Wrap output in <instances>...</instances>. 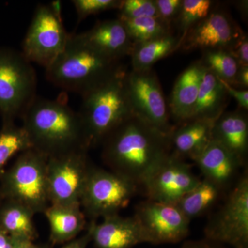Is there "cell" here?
<instances>
[{"label":"cell","mask_w":248,"mask_h":248,"mask_svg":"<svg viewBox=\"0 0 248 248\" xmlns=\"http://www.w3.org/2000/svg\"><path fill=\"white\" fill-rule=\"evenodd\" d=\"M170 136L135 114L104 139L103 161L111 172L143 186L170 155Z\"/></svg>","instance_id":"1"},{"label":"cell","mask_w":248,"mask_h":248,"mask_svg":"<svg viewBox=\"0 0 248 248\" xmlns=\"http://www.w3.org/2000/svg\"><path fill=\"white\" fill-rule=\"evenodd\" d=\"M21 119L32 148L48 158L89 151L79 112L66 102L37 97Z\"/></svg>","instance_id":"2"},{"label":"cell","mask_w":248,"mask_h":248,"mask_svg":"<svg viewBox=\"0 0 248 248\" xmlns=\"http://www.w3.org/2000/svg\"><path fill=\"white\" fill-rule=\"evenodd\" d=\"M122 66L120 61L108 58L86 43L79 34H69L66 48L46 73L55 86L82 96Z\"/></svg>","instance_id":"3"},{"label":"cell","mask_w":248,"mask_h":248,"mask_svg":"<svg viewBox=\"0 0 248 248\" xmlns=\"http://www.w3.org/2000/svg\"><path fill=\"white\" fill-rule=\"evenodd\" d=\"M122 66L115 74L84 94L79 114L89 150L101 146L122 122L135 115L129 98Z\"/></svg>","instance_id":"4"},{"label":"cell","mask_w":248,"mask_h":248,"mask_svg":"<svg viewBox=\"0 0 248 248\" xmlns=\"http://www.w3.org/2000/svg\"><path fill=\"white\" fill-rule=\"evenodd\" d=\"M48 157L34 148L23 152L0 178L5 200L24 204L34 213H44L50 205L47 182Z\"/></svg>","instance_id":"5"},{"label":"cell","mask_w":248,"mask_h":248,"mask_svg":"<svg viewBox=\"0 0 248 248\" xmlns=\"http://www.w3.org/2000/svg\"><path fill=\"white\" fill-rule=\"evenodd\" d=\"M35 69L22 53L0 48V115L3 122L22 118L35 100Z\"/></svg>","instance_id":"6"},{"label":"cell","mask_w":248,"mask_h":248,"mask_svg":"<svg viewBox=\"0 0 248 248\" xmlns=\"http://www.w3.org/2000/svg\"><path fill=\"white\" fill-rule=\"evenodd\" d=\"M138 187L110 170L92 165L81 195V207L91 221L118 215L126 208Z\"/></svg>","instance_id":"7"},{"label":"cell","mask_w":248,"mask_h":248,"mask_svg":"<svg viewBox=\"0 0 248 248\" xmlns=\"http://www.w3.org/2000/svg\"><path fill=\"white\" fill-rule=\"evenodd\" d=\"M205 239L232 248H248V177L240 178L204 228Z\"/></svg>","instance_id":"8"},{"label":"cell","mask_w":248,"mask_h":248,"mask_svg":"<svg viewBox=\"0 0 248 248\" xmlns=\"http://www.w3.org/2000/svg\"><path fill=\"white\" fill-rule=\"evenodd\" d=\"M88 150L48 158L47 182L50 204H81V195L92 164Z\"/></svg>","instance_id":"9"},{"label":"cell","mask_w":248,"mask_h":248,"mask_svg":"<svg viewBox=\"0 0 248 248\" xmlns=\"http://www.w3.org/2000/svg\"><path fill=\"white\" fill-rule=\"evenodd\" d=\"M68 37L63 21L48 5H39L24 37L22 53L31 63L48 68L66 48Z\"/></svg>","instance_id":"10"},{"label":"cell","mask_w":248,"mask_h":248,"mask_svg":"<svg viewBox=\"0 0 248 248\" xmlns=\"http://www.w3.org/2000/svg\"><path fill=\"white\" fill-rule=\"evenodd\" d=\"M125 86L135 113L161 131L172 133L169 105L153 68L127 71Z\"/></svg>","instance_id":"11"},{"label":"cell","mask_w":248,"mask_h":248,"mask_svg":"<svg viewBox=\"0 0 248 248\" xmlns=\"http://www.w3.org/2000/svg\"><path fill=\"white\" fill-rule=\"evenodd\" d=\"M134 217L146 233L150 244H177L187 237L190 220L177 204L143 201L135 208Z\"/></svg>","instance_id":"12"},{"label":"cell","mask_w":248,"mask_h":248,"mask_svg":"<svg viewBox=\"0 0 248 248\" xmlns=\"http://www.w3.org/2000/svg\"><path fill=\"white\" fill-rule=\"evenodd\" d=\"M246 32L224 8L214 6L205 19L190 29L179 41L178 50H230Z\"/></svg>","instance_id":"13"},{"label":"cell","mask_w":248,"mask_h":248,"mask_svg":"<svg viewBox=\"0 0 248 248\" xmlns=\"http://www.w3.org/2000/svg\"><path fill=\"white\" fill-rule=\"evenodd\" d=\"M190 164L170 154L143 185L147 200L177 204L200 182Z\"/></svg>","instance_id":"14"},{"label":"cell","mask_w":248,"mask_h":248,"mask_svg":"<svg viewBox=\"0 0 248 248\" xmlns=\"http://www.w3.org/2000/svg\"><path fill=\"white\" fill-rule=\"evenodd\" d=\"M89 226L91 241L97 248H132L149 243L146 233L134 217H124L118 214L105 217L100 223L91 221Z\"/></svg>","instance_id":"15"},{"label":"cell","mask_w":248,"mask_h":248,"mask_svg":"<svg viewBox=\"0 0 248 248\" xmlns=\"http://www.w3.org/2000/svg\"><path fill=\"white\" fill-rule=\"evenodd\" d=\"M79 35L98 52L117 61L130 56L134 45L123 22L118 18L99 21L92 29Z\"/></svg>","instance_id":"16"},{"label":"cell","mask_w":248,"mask_h":248,"mask_svg":"<svg viewBox=\"0 0 248 248\" xmlns=\"http://www.w3.org/2000/svg\"><path fill=\"white\" fill-rule=\"evenodd\" d=\"M194 162L204 179L213 183L222 191L231 186L243 166L234 155L213 140Z\"/></svg>","instance_id":"17"},{"label":"cell","mask_w":248,"mask_h":248,"mask_svg":"<svg viewBox=\"0 0 248 248\" xmlns=\"http://www.w3.org/2000/svg\"><path fill=\"white\" fill-rule=\"evenodd\" d=\"M216 120L197 119L174 125L171 133V154L195 161L213 140Z\"/></svg>","instance_id":"18"},{"label":"cell","mask_w":248,"mask_h":248,"mask_svg":"<svg viewBox=\"0 0 248 248\" xmlns=\"http://www.w3.org/2000/svg\"><path fill=\"white\" fill-rule=\"evenodd\" d=\"M213 140L245 166L248 153V111L238 108L236 110L223 112L214 125Z\"/></svg>","instance_id":"19"},{"label":"cell","mask_w":248,"mask_h":248,"mask_svg":"<svg viewBox=\"0 0 248 248\" xmlns=\"http://www.w3.org/2000/svg\"><path fill=\"white\" fill-rule=\"evenodd\" d=\"M202 72L203 66L197 60L187 66L174 83L168 105L170 117L177 125L190 120L198 97Z\"/></svg>","instance_id":"20"},{"label":"cell","mask_w":248,"mask_h":248,"mask_svg":"<svg viewBox=\"0 0 248 248\" xmlns=\"http://www.w3.org/2000/svg\"><path fill=\"white\" fill-rule=\"evenodd\" d=\"M43 214L48 221L50 241L53 245L66 244L76 239L87 227L81 204H50Z\"/></svg>","instance_id":"21"},{"label":"cell","mask_w":248,"mask_h":248,"mask_svg":"<svg viewBox=\"0 0 248 248\" xmlns=\"http://www.w3.org/2000/svg\"><path fill=\"white\" fill-rule=\"evenodd\" d=\"M228 102L229 95L220 80L203 66L198 97L188 121L197 119L217 120L226 110Z\"/></svg>","instance_id":"22"},{"label":"cell","mask_w":248,"mask_h":248,"mask_svg":"<svg viewBox=\"0 0 248 248\" xmlns=\"http://www.w3.org/2000/svg\"><path fill=\"white\" fill-rule=\"evenodd\" d=\"M34 215L24 204L4 199L0 203V229L17 241L34 242L38 237Z\"/></svg>","instance_id":"23"},{"label":"cell","mask_w":248,"mask_h":248,"mask_svg":"<svg viewBox=\"0 0 248 248\" xmlns=\"http://www.w3.org/2000/svg\"><path fill=\"white\" fill-rule=\"evenodd\" d=\"M179 39L172 34L134 43L130 54L132 70L143 71L150 69L156 62L177 51Z\"/></svg>","instance_id":"24"},{"label":"cell","mask_w":248,"mask_h":248,"mask_svg":"<svg viewBox=\"0 0 248 248\" xmlns=\"http://www.w3.org/2000/svg\"><path fill=\"white\" fill-rule=\"evenodd\" d=\"M222 190L213 183L203 179L195 187L186 194L177 205L191 220L203 215L217 203Z\"/></svg>","instance_id":"25"},{"label":"cell","mask_w":248,"mask_h":248,"mask_svg":"<svg viewBox=\"0 0 248 248\" xmlns=\"http://www.w3.org/2000/svg\"><path fill=\"white\" fill-rule=\"evenodd\" d=\"M31 148L30 138L22 125L15 122H3L0 129V178L11 159Z\"/></svg>","instance_id":"26"},{"label":"cell","mask_w":248,"mask_h":248,"mask_svg":"<svg viewBox=\"0 0 248 248\" xmlns=\"http://www.w3.org/2000/svg\"><path fill=\"white\" fill-rule=\"evenodd\" d=\"M200 60L202 65L218 79L234 86L240 66L228 50L223 49L203 50Z\"/></svg>","instance_id":"27"},{"label":"cell","mask_w":248,"mask_h":248,"mask_svg":"<svg viewBox=\"0 0 248 248\" xmlns=\"http://www.w3.org/2000/svg\"><path fill=\"white\" fill-rule=\"evenodd\" d=\"M119 19L123 22L133 43L146 42L172 34L170 26L158 17Z\"/></svg>","instance_id":"28"},{"label":"cell","mask_w":248,"mask_h":248,"mask_svg":"<svg viewBox=\"0 0 248 248\" xmlns=\"http://www.w3.org/2000/svg\"><path fill=\"white\" fill-rule=\"evenodd\" d=\"M214 4V1L210 0H182V8L175 21L179 41L192 28L208 16Z\"/></svg>","instance_id":"29"},{"label":"cell","mask_w":248,"mask_h":248,"mask_svg":"<svg viewBox=\"0 0 248 248\" xmlns=\"http://www.w3.org/2000/svg\"><path fill=\"white\" fill-rule=\"evenodd\" d=\"M118 11V19H121L158 17L155 0H122Z\"/></svg>","instance_id":"30"},{"label":"cell","mask_w":248,"mask_h":248,"mask_svg":"<svg viewBox=\"0 0 248 248\" xmlns=\"http://www.w3.org/2000/svg\"><path fill=\"white\" fill-rule=\"evenodd\" d=\"M78 21L92 15L100 14L110 10L120 9L122 0H73Z\"/></svg>","instance_id":"31"},{"label":"cell","mask_w":248,"mask_h":248,"mask_svg":"<svg viewBox=\"0 0 248 248\" xmlns=\"http://www.w3.org/2000/svg\"><path fill=\"white\" fill-rule=\"evenodd\" d=\"M155 3L158 17L171 27L180 12L182 0H155Z\"/></svg>","instance_id":"32"},{"label":"cell","mask_w":248,"mask_h":248,"mask_svg":"<svg viewBox=\"0 0 248 248\" xmlns=\"http://www.w3.org/2000/svg\"><path fill=\"white\" fill-rule=\"evenodd\" d=\"M236 59L240 67L248 66V37L246 33L241 40L228 50Z\"/></svg>","instance_id":"33"},{"label":"cell","mask_w":248,"mask_h":248,"mask_svg":"<svg viewBox=\"0 0 248 248\" xmlns=\"http://www.w3.org/2000/svg\"><path fill=\"white\" fill-rule=\"evenodd\" d=\"M221 84L224 86L228 95L234 98L238 103L239 108L248 111V90L239 89L233 87L231 85L227 84L225 81L219 79Z\"/></svg>","instance_id":"34"},{"label":"cell","mask_w":248,"mask_h":248,"mask_svg":"<svg viewBox=\"0 0 248 248\" xmlns=\"http://www.w3.org/2000/svg\"><path fill=\"white\" fill-rule=\"evenodd\" d=\"M91 241V232L89 225L86 228L84 234L65 244L61 248H86Z\"/></svg>","instance_id":"35"},{"label":"cell","mask_w":248,"mask_h":248,"mask_svg":"<svg viewBox=\"0 0 248 248\" xmlns=\"http://www.w3.org/2000/svg\"><path fill=\"white\" fill-rule=\"evenodd\" d=\"M182 248H226L223 245L217 244L206 239L189 240L183 244Z\"/></svg>","instance_id":"36"},{"label":"cell","mask_w":248,"mask_h":248,"mask_svg":"<svg viewBox=\"0 0 248 248\" xmlns=\"http://www.w3.org/2000/svg\"><path fill=\"white\" fill-rule=\"evenodd\" d=\"M233 87L239 89H248V66L240 67Z\"/></svg>","instance_id":"37"},{"label":"cell","mask_w":248,"mask_h":248,"mask_svg":"<svg viewBox=\"0 0 248 248\" xmlns=\"http://www.w3.org/2000/svg\"><path fill=\"white\" fill-rule=\"evenodd\" d=\"M16 240L0 229V248H15Z\"/></svg>","instance_id":"38"},{"label":"cell","mask_w":248,"mask_h":248,"mask_svg":"<svg viewBox=\"0 0 248 248\" xmlns=\"http://www.w3.org/2000/svg\"><path fill=\"white\" fill-rule=\"evenodd\" d=\"M48 6L51 10L53 14L59 18L60 20H62V3L60 0H55V1H51ZM63 21V20H62Z\"/></svg>","instance_id":"39"},{"label":"cell","mask_w":248,"mask_h":248,"mask_svg":"<svg viewBox=\"0 0 248 248\" xmlns=\"http://www.w3.org/2000/svg\"><path fill=\"white\" fill-rule=\"evenodd\" d=\"M15 248H48L46 246L35 244V242L28 241H17Z\"/></svg>","instance_id":"40"},{"label":"cell","mask_w":248,"mask_h":248,"mask_svg":"<svg viewBox=\"0 0 248 248\" xmlns=\"http://www.w3.org/2000/svg\"><path fill=\"white\" fill-rule=\"evenodd\" d=\"M3 200H4V197H3L2 194H1V190H0V203H1Z\"/></svg>","instance_id":"41"}]
</instances>
